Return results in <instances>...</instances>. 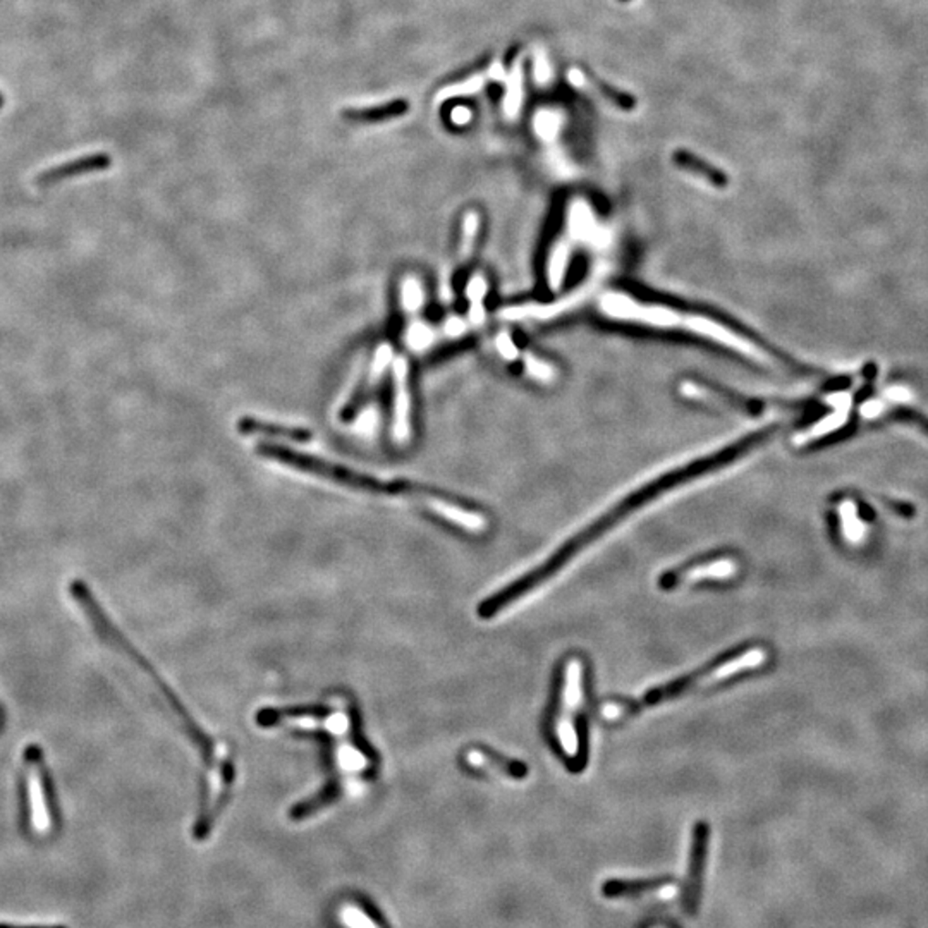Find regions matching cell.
<instances>
[{"instance_id": "13", "label": "cell", "mask_w": 928, "mask_h": 928, "mask_svg": "<svg viewBox=\"0 0 928 928\" xmlns=\"http://www.w3.org/2000/svg\"><path fill=\"white\" fill-rule=\"evenodd\" d=\"M674 875H655L645 879H609L602 884V896L607 899L641 898L649 892L661 891L667 885L676 884Z\"/></svg>"}, {"instance_id": "1", "label": "cell", "mask_w": 928, "mask_h": 928, "mask_svg": "<svg viewBox=\"0 0 928 928\" xmlns=\"http://www.w3.org/2000/svg\"><path fill=\"white\" fill-rule=\"evenodd\" d=\"M256 721L262 727H289L291 731L313 733L327 743L328 779L317 795L296 803L289 810L293 822L308 820L324 808L336 805L346 793V782H369L379 772V756L361 735L360 712L346 693H332L324 704L308 707L266 708Z\"/></svg>"}, {"instance_id": "8", "label": "cell", "mask_w": 928, "mask_h": 928, "mask_svg": "<svg viewBox=\"0 0 928 928\" xmlns=\"http://www.w3.org/2000/svg\"><path fill=\"white\" fill-rule=\"evenodd\" d=\"M710 827L707 822H696L693 827L692 848H690V867L686 882L683 887L681 904L688 916H696L704 898V879L708 858Z\"/></svg>"}, {"instance_id": "23", "label": "cell", "mask_w": 928, "mask_h": 928, "mask_svg": "<svg viewBox=\"0 0 928 928\" xmlns=\"http://www.w3.org/2000/svg\"><path fill=\"white\" fill-rule=\"evenodd\" d=\"M674 161H676L679 167H683V169H686L690 172H694L698 176L707 177L708 181H712L714 184H725L724 174H721L717 169H712L708 163L702 162L700 159H696L694 155L688 153V151L681 150V151L674 155Z\"/></svg>"}, {"instance_id": "25", "label": "cell", "mask_w": 928, "mask_h": 928, "mask_svg": "<svg viewBox=\"0 0 928 928\" xmlns=\"http://www.w3.org/2000/svg\"><path fill=\"white\" fill-rule=\"evenodd\" d=\"M353 899L356 906L361 910V913L365 914L375 927L392 928L385 913L379 908V904L365 892H356Z\"/></svg>"}, {"instance_id": "20", "label": "cell", "mask_w": 928, "mask_h": 928, "mask_svg": "<svg viewBox=\"0 0 928 928\" xmlns=\"http://www.w3.org/2000/svg\"><path fill=\"white\" fill-rule=\"evenodd\" d=\"M569 246L564 245V243H558L552 250L550 255V260H548V272H547V277H548V286L558 291L564 277H566V270L569 266Z\"/></svg>"}, {"instance_id": "22", "label": "cell", "mask_w": 928, "mask_h": 928, "mask_svg": "<svg viewBox=\"0 0 928 928\" xmlns=\"http://www.w3.org/2000/svg\"><path fill=\"white\" fill-rule=\"evenodd\" d=\"M478 227H480V215L476 212H468L463 219V229H461V243H459V264L461 266H466L472 256Z\"/></svg>"}, {"instance_id": "33", "label": "cell", "mask_w": 928, "mask_h": 928, "mask_svg": "<svg viewBox=\"0 0 928 928\" xmlns=\"http://www.w3.org/2000/svg\"><path fill=\"white\" fill-rule=\"evenodd\" d=\"M0 103H2V100H0Z\"/></svg>"}, {"instance_id": "19", "label": "cell", "mask_w": 928, "mask_h": 928, "mask_svg": "<svg viewBox=\"0 0 928 928\" xmlns=\"http://www.w3.org/2000/svg\"><path fill=\"white\" fill-rule=\"evenodd\" d=\"M848 408L850 406H836V412H832L830 416H825L824 420L815 423L810 430L796 435V445L811 443V441H815L819 437H824V435H829L830 432L842 427L846 423V420H848Z\"/></svg>"}, {"instance_id": "6", "label": "cell", "mask_w": 928, "mask_h": 928, "mask_svg": "<svg viewBox=\"0 0 928 928\" xmlns=\"http://www.w3.org/2000/svg\"><path fill=\"white\" fill-rule=\"evenodd\" d=\"M600 309L609 318L634 322V324L649 325L657 328H671L683 322V315L676 309L657 307V305H641L631 299L630 296L609 293L600 301Z\"/></svg>"}, {"instance_id": "17", "label": "cell", "mask_w": 928, "mask_h": 928, "mask_svg": "<svg viewBox=\"0 0 928 928\" xmlns=\"http://www.w3.org/2000/svg\"><path fill=\"white\" fill-rule=\"evenodd\" d=\"M569 231L576 239H585L595 245H604V233L599 231V225L593 219V214L587 203H575L569 212Z\"/></svg>"}, {"instance_id": "15", "label": "cell", "mask_w": 928, "mask_h": 928, "mask_svg": "<svg viewBox=\"0 0 928 928\" xmlns=\"http://www.w3.org/2000/svg\"><path fill=\"white\" fill-rule=\"evenodd\" d=\"M568 78H569L571 85L576 87V89H579L581 91L589 93V95H593V97H597V99L607 100V102L616 105V107L622 109V110H631V109L636 107V100H634L631 95L622 93V91H618V89H610V87L602 85V83H599V81L589 79L585 74L581 73L579 69H576V68H573V69L568 73Z\"/></svg>"}, {"instance_id": "4", "label": "cell", "mask_w": 928, "mask_h": 928, "mask_svg": "<svg viewBox=\"0 0 928 928\" xmlns=\"http://www.w3.org/2000/svg\"><path fill=\"white\" fill-rule=\"evenodd\" d=\"M766 659H768V653L762 647L741 650L735 655L724 659L722 662L712 663L696 674L678 679V681L669 683L661 688H655L631 702H607L599 708V715L604 721L609 722H618L620 719L631 717L645 708L659 705L671 698H678V696L688 694V693L698 692V690H704L712 684H719L722 681L736 678L743 673L760 669L766 662Z\"/></svg>"}, {"instance_id": "32", "label": "cell", "mask_w": 928, "mask_h": 928, "mask_svg": "<svg viewBox=\"0 0 928 928\" xmlns=\"http://www.w3.org/2000/svg\"><path fill=\"white\" fill-rule=\"evenodd\" d=\"M0 928H21V927H9V925H0ZM56 928H62V927H56Z\"/></svg>"}, {"instance_id": "12", "label": "cell", "mask_w": 928, "mask_h": 928, "mask_svg": "<svg viewBox=\"0 0 928 928\" xmlns=\"http://www.w3.org/2000/svg\"><path fill=\"white\" fill-rule=\"evenodd\" d=\"M408 361L404 356H399L392 365V381H394V422L392 433L396 443H406L412 433V396L408 387Z\"/></svg>"}, {"instance_id": "26", "label": "cell", "mask_w": 928, "mask_h": 928, "mask_svg": "<svg viewBox=\"0 0 928 928\" xmlns=\"http://www.w3.org/2000/svg\"><path fill=\"white\" fill-rule=\"evenodd\" d=\"M402 305L408 311H416L423 305V287L414 277H408L402 282Z\"/></svg>"}, {"instance_id": "3", "label": "cell", "mask_w": 928, "mask_h": 928, "mask_svg": "<svg viewBox=\"0 0 928 928\" xmlns=\"http://www.w3.org/2000/svg\"><path fill=\"white\" fill-rule=\"evenodd\" d=\"M260 454L264 457H268V459H274V461H280L284 464H289V466H293L295 470H299V472L318 474L322 478H328V480H332L336 484L349 486V488L371 492V494H385V495H392V497L412 499L420 507H423L425 511H428L430 515H433L435 517H439V519H443L449 525H454L457 519H459V516H461V506L456 504V502L449 501V499L441 497L435 492H430V490L422 488V486L412 485V484H408L404 480H394V482L379 480V478L370 476V474H365V473L354 472V470L344 468V466H339V464L328 463V461L320 459V457L297 454V453H293V451L276 447V445H264L260 449Z\"/></svg>"}, {"instance_id": "14", "label": "cell", "mask_w": 928, "mask_h": 928, "mask_svg": "<svg viewBox=\"0 0 928 928\" xmlns=\"http://www.w3.org/2000/svg\"><path fill=\"white\" fill-rule=\"evenodd\" d=\"M464 762L468 766L474 768V770H484V772H497L504 777H511V779H523L527 777L528 770L527 766L519 762H513V760H506L502 756H494L485 750H480V748H472L468 750L464 755Z\"/></svg>"}, {"instance_id": "16", "label": "cell", "mask_w": 928, "mask_h": 928, "mask_svg": "<svg viewBox=\"0 0 928 928\" xmlns=\"http://www.w3.org/2000/svg\"><path fill=\"white\" fill-rule=\"evenodd\" d=\"M408 109H410V103L402 99H396V100L379 103V105L344 109L342 116L349 120H356V122H379V120L399 118V116L406 114Z\"/></svg>"}, {"instance_id": "24", "label": "cell", "mask_w": 928, "mask_h": 928, "mask_svg": "<svg viewBox=\"0 0 928 928\" xmlns=\"http://www.w3.org/2000/svg\"><path fill=\"white\" fill-rule=\"evenodd\" d=\"M486 280L482 276H474L470 284H468V297L472 301V308H470V320L474 324H480L484 320V297L486 295Z\"/></svg>"}, {"instance_id": "27", "label": "cell", "mask_w": 928, "mask_h": 928, "mask_svg": "<svg viewBox=\"0 0 928 928\" xmlns=\"http://www.w3.org/2000/svg\"><path fill=\"white\" fill-rule=\"evenodd\" d=\"M521 83H523V78H521V66H519V60L515 62V69H513V76L509 79V93H507V102H506V109L511 116H515L521 105V97H523V89H521Z\"/></svg>"}, {"instance_id": "30", "label": "cell", "mask_w": 928, "mask_h": 928, "mask_svg": "<svg viewBox=\"0 0 928 928\" xmlns=\"http://www.w3.org/2000/svg\"><path fill=\"white\" fill-rule=\"evenodd\" d=\"M495 344H497L499 353H501L506 360H509V361H515V360H517L519 351H517L515 342H513V339H511L507 334H499V338L495 340Z\"/></svg>"}, {"instance_id": "11", "label": "cell", "mask_w": 928, "mask_h": 928, "mask_svg": "<svg viewBox=\"0 0 928 928\" xmlns=\"http://www.w3.org/2000/svg\"><path fill=\"white\" fill-rule=\"evenodd\" d=\"M112 165V157L109 153H89L85 157H78L69 162L59 163L56 167H50L44 172L35 177V184L38 188H52L57 186L64 181H69L74 177L87 176L93 172H102Z\"/></svg>"}, {"instance_id": "2", "label": "cell", "mask_w": 928, "mask_h": 928, "mask_svg": "<svg viewBox=\"0 0 928 928\" xmlns=\"http://www.w3.org/2000/svg\"><path fill=\"white\" fill-rule=\"evenodd\" d=\"M71 595L76 604L87 614L89 622L93 626L95 633L102 638L109 647L133 659V662L147 673L148 678L153 681L157 692L161 693L163 704L176 717L177 724L184 731V735L190 737L196 752L200 755L202 766H203V777H202V801H200V813L196 817L194 829L198 832H212L215 820L222 815L224 808L231 801V793L236 782V766L224 745H219L210 735L194 722L190 712L182 707L181 700H177L176 694L169 690V686L162 679L157 676V673L148 665L147 661L133 649V645L128 643V640L119 633L114 624L109 620L102 610L100 604L93 599L91 591L83 581H74L71 585Z\"/></svg>"}, {"instance_id": "28", "label": "cell", "mask_w": 928, "mask_h": 928, "mask_svg": "<svg viewBox=\"0 0 928 928\" xmlns=\"http://www.w3.org/2000/svg\"><path fill=\"white\" fill-rule=\"evenodd\" d=\"M523 361H525V369H527V371L530 373L533 379H537V381L548 382V381H552V379L556 377V371H554V369H552L550 365H547L546 361H542V360L535 358L533 354H525Z\"/></svg>"}, {"instance_id": "9", "label": "cell", "mask_w": 928, "mask_h": 928, "mask_svg": "<svg viewBox=\"0 0 928 928\" xmlns=\"http://www.w3.org/2000/svg\"><path fill=\"white\" fill-rule=\"evenodd\" d=\"M739 573V564L733 558H719V559L705 560L700 564H694L690 568H681L676 571H669L661 576L659 587L662 589H674L693 585L698 581H721V579H731Z\"/></svg>"}, {"instance_id": "29", "label": "cell", "mask_w": 928, "mask_h": 928, "mask_svg": "<svg viewBox=\"0 0 928 928\" xmlns=\"http://www.w3.org/2000/svg\"><path fill=\"white\" fill-rule=\"evenodd\" d=\"M391 358H392V348L389 344H382L377 349V353H375V361H373V367H371V381L373 382L381 379V375H382L385 367L389 365Z\"/></svg>"}, {"instance_id": "7", "label": "cell", "mask_w": 928, "mask_h": 928, "mask_svg": "<svg viewBox=\"0 0 928 928\" xmlns=\"http://www.w3.org/2000/svg\"><path fill=\"white\" fill-rule=\"evenodd\" d=\"M25 782H26V799L30 808L31 829L36 834H47L52 827L47 782H45L44 755L38 746L31 745L25 750Z\"/></svg>"}, {"instance_id": "21", "label": "cell", "mask_w": 928, "mask_h": 928, "mask_svg": "<svg viewBox=\"0 0 928 928\" xmlns=\"http://www.w3.org/2000/svg\"><path fill=\"white\" fill-rule=\"evenodd\" d=\"M840 530L844 538L850 542V544H858L861 538H863V531H865V525L858 519V511H856L855 502L844 501L840 504L839 507Z\"/></svg>"}, {"instance_id": "10", "label": "cell", "mask_w": 928, "mask_h": 928, "mask_svg": "<svg viewBox=\"0 0 928 928\" xmlns=\"http://www.w3.org/2000/svg\"><path fill=\"white\" fill-rule=\"evenodd\" d=\"M681 325H683L684 328H688L690 332H694V334H698V336H704V338H707V339L717 340V342H721L724 346H727V348L735 349L737 353L750 356L752 360L762 361V363H766V361H768L766 354L764 353L758 346H755V344L750 342V340L745 339V338H741V336H737V334H735L733 330H729L727 327H724V325L719 324V322H715V320H710L707 317H700V315H683V322H681Z\"/></svg>"}, {"instance_id": "5", "label": "cell", "mask_w": 928, "mask_h": 928, "mask_svg": "<svg viewBox=\"0 0 928 928\" xmlns=\"http://www.w3.org/2000/svg\"><path fill=\"white\" fill-rule=\"evenodd\" d=\"M585 702V665L578 657H571L562 669L559 705L552 721V735L560 753L568 758L579 756V736L576 729V717Z\"/></svg>"}, {"instance_id": "31", "label": "cell", "mask_w": 928, "mask_h": 928, "mask_svg": "<svg viewBox=\"0 0 928 928\" xmlns=\"http://www.w3.org/2000/svg\"><path fill=\"white\" fill-rule=\"evenodd\" d=\"M538 66H537V76L542 83H546L547 78H548V66H547L546 57L544 54H538Z\"/></svg>"}, {"instance_id": "18", "label": "cell", "mask_w": 928, "mask_h": 928, "mask_svg": "<svg viewBox=\"0 0 928 928\" xmlns=\"http://www.w3.org/2000/svg\"><path fill=\"white\" fill-rule=\"evenodd\" d=\"M239 430L245 433V435H266V437H276V439H289V441H296V443H303V441H308L309 432L303 430V428H289L282 427V425H274V423H266V422H260V420H255V418H243L239 422Z\"/></svg>"}]
</instances>
